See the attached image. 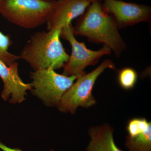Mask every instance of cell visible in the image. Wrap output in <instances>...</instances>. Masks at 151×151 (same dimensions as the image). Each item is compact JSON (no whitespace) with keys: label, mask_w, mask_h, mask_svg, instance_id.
Masks as SVG:
<instances>
[{"label":"cell","mask_w":151,"mask_h":151,"mask_svg":"<svg viewBox=\"0 0 151 151\" xmlns=\"http://www.w3.org/2000/svg\"><path fill=\"white\" fill-rule=\"evenodd\" d=\"M57 0H0V14L23 28H35L45 23Z\"/></svg>","instance_id":"obj_3"},{"label":"cell","mask_w":151,"mask_h":151,"mask_svg":"<svg viewBox=\"0 0 151 151\" xmlns=\"http://www.w3.org/2000/svg\"><path fill=\"white\" fill-rule=\"evenodd\" d=\"M12 44V41L10 36L0 31V60L7 65H11L20 59L19 55L9 52V48Z\"/></svg>","instance_id":"obj_12"},{"label":"cell","mask_w":151,"mask_h":151,"mask_svg":"<svg viewBox=\"0 0 151 151\" xmlns=\"http://www.w3.org/2000/svg\"><path fill=\"white\" fill-rule=\"evenodd\" d=\"M18 63L14 62L10 65L0 60V78L2 80L4 88L1 96L6 101L11 97L9 102L19 103L25 100L27 91L32 90L31 84L25 83L20 77Z\"/></svg>","instance_id":"obj_8"},{"label":"cell","mask_w":151,"mask_h":151,"mask_svg":"<svg viewBox=\"0 0 151 151\" xmlns=\"http://www.w3.org/2000/svg\"><path fill=\"white\" fill-rule=\"evenodd\" d=\"M88 133L90 140L86 151H124L116 145L114 130L109 124L105 123L91 127Z\"/></svg>","instance_id":"obj_11"},{"label":"cell","mask_w":151,"mask_h":151,"mask_svg":"<svg viewBox=\"0 0 151 151\" xmlns=\"http://www.w3.org/2000/svg\"><path fill=\"white\" fill-rule=\"evenodd\" d=\"M52 68L31 73L32 93L49 106L58 105L65 92L73 85L77 76L60 74Z\"/></svg>","instance_id":"obj_6"},{"label":"cell","mask_w":151,"mask_h":151,"mask_svg":"<svg viewBox=\"0 0 151 151\" xmlns=\"http://www.w3.org/2000/svg\"><path fill=\"white\" fill-rule=\"evenodd\" d=\"M0 149L3 151H23L19 148H12L7 146L5 144H3L1 141H0ZM53 149H51L49 151H53Z\"/></svg>","instance_id":"obj_14"},{"label":"cell","mask_w":151,"mask_h":151,"mask_svg":"<svg viewBox=\"0 0 151 151\" xmlns=\"http://www.w3.org/2000/svg\"><path fill=\"white\" fill-rule=\"evenodd\" d=\"M60 37L67 40L71 47V55L63 67L62 74L66 76L78 77L84 74L86 67L96 65L102 57L110 55L112 51L110 47L105 45L97 50L87 48L84 42L76 40L71 23L61 29Z\"/></svg>","instance_id":"obj_5"},{"label":"cell","mask_w":151,"mask_h":151,"mask_svg":"<svg viewBox=\"0 0 151 151\" xmlns=\"http://www.w3.org/2000/svg\"><path fill=\"white\" fill-rule=\"evenodd\" d=\"M102 5L106 12L115 19L119 28L142 22H151L150 6L121 0H103Z\"/></svg>","instance_id":"obj_7"},{"label":"cell","mask_w":151,"mask_h":151,"mask_svg":"<svg viewBox=\"0 0 151 151\" xmlns=\"http://www.w3.org/2000/svg\"><path fill=\"white\" fill-rule=\"evenodd\" d=\"M101 0H95L81 15L73 27L75 35L85 37L90 42L103 44L119 57L127 48L113 17L106 12Z\"/></svg>","instance_id":"obj_1"},{"label":"cell","mask_w":151,"mask_h":151,"mask_svg":"<svg viewBox=\"0 0 151 151\" xmlns=\"http://www.w3.org/2000/svg\"><path fill=\"white\" fill-rule=\"evenodd\" d=\"M115 63L110 59L104 60L99 66L88 73L78 76L65 93L57 106L59 111L73 114L78 107L88 108L96 105L92 94L96 80L107 68L115 70Z\"/></svg>","instance_id":"obj_4"},{"label":"cell","mask_w":151,"mask_h":151,"mask_svg":"<svg viewBox=\"0 0 151 151\" xmlns=\"http://www.w3.org/2000/svg\"><path fill=\"white\" fill-rule=\"evenodd\" d=\"M118 79L122 88L125 90H130L133 89L137 83L138 73L132 68H124L119 70Z\"/></svg>","instance_id":"obj_13"},{"label":"cell","mask_w":151,"mask_h":151,"mask_svg":"<svg viewBox=\"0 0 151 151\" xmlns=\"http://www.w3.org/2000/svg\"><path fill=\"white\" fill-rule=\"evenodd\" d=\"M95 1V0H94ZM93 0H57L56 4L49 16L47 30L61 29L84 13Z\"/></svg>","instance_id":"obj_9"},{"label":"cell","mask_w":151,"mask_h":151,"mask_svg":"<svg viewBox=\"0 0 151 151\" xmlns=\"http://www.w3.org/2000/svg\"><path fill=\"white\" fill-rule=\"evenodd\" d=\"M60 29L38 32L31 36L19 55L35 70L63 67L69 59L60 40Z\"/></svg>","instance_id":"obj_2"},{"label":"cell","mask_w":151,"mask_h":151,"mask_svg":"<svg viewBox=\"0 0 151 151\" xmlns=\"http://www.w3.org/2000/svg\"><path fill=\"white\" fill-rule=\"evenodd\" d=\"M128 151H151V122L145 118L130 119L126 127Z\"/></svg>","instance_id":"obj_10"},{"label":"cell","mask_w":151,"mask_h":151,"mask_svg":"<svg viewBox=\"0 0 151 151\" xmlns=\"http://www.w3.org/2000/svg\"><path fill=\"white\" fill-rule=\"evenodd\" d=\"M93 1H94V0H93Z\"/></svg>","instance_id":"obj_15"}]
</instances>
